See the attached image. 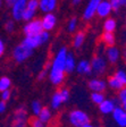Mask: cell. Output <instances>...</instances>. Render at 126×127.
I'll return each instance as SVG.
<instances>
[{
  "instance_id": "42",
  "label": "cell",
  "mask_w": 126,
  "mask_h": 127,
  "mask_svg": "<svg viewBox=\"0 0 126 127\" xmlns=\"http://www.w3.org/2000/svg\"><path fill=\"white\" fill-rule=\"evenodd\" d=\"M82 127H93V126H92V125H91V124H90V123H87V124L83 125V126H82Z\"/></svg>"
},
{
  "instance_id": "4",
  "label": "cell",
  "mask_w": 126,
  "mask_h": 127,
  "mask_svg": "<svg viewBox=\"0 0 126 127\" xmlns=\"http://www.w3.org/2000/svg\"><path fill=\"white\" fill-rule=\"evenodd\" d=\"M69 100V91L67 89H61L60 91L56 92L51 98V108L52 109H59L63 103L67 102Z\"/></svg>"
},
{
  "instance_id": "11",
  "label": "cell",
  "mask_w": 126,
  "mask_h": 127,
  "mask_svg": "<svg viewBox=\"0 0 126 127\" xmlns=\"http://www.w3.org/2000/svg\"><path fill=\"white\" fill-rule=\"evenodd\" d=\"M111 11H113V8H111L109 0H101L100 3L98 5L95 14L99 16L100 18H106V17H108V16L110 15Z\"/></svg>"
},
{
  "instance_id": "24",
  "label": "cell",
  "mask_w": 126,
  "mask_h": 127,
  "mask_svg": "<svg viewBox=\"0 0 126 127\" xmlns=\"http://www.w3.org/2000/svg\"><path fill=\"white\" fill-rule=\"evenodd\" d=\"M102 41L105 44L107 45H114L115 43V35H114V32H105L102 34Z\"/></svg>"
},
{
  "instance_id": "17",
  "label": "cell",
  "mask_w": 126,
  "mask_h": 127,
  "mask_svg": "<svg viewBox=\"0 0 126 127\" xmlns=\"http://www.w3.org/2000/svg\"><path fill=\"white\" fill-rule=\"evenodd\" d=\"M106 56H107V59L109 63L111 64H116L121 58V52H119L118 48L114 47V45H110V47L107 49L106 51Z\"/></svg>"
},
{
  "instance_id": "35",
  "label": "cell",
  "mask_w": 126,
  "mask_h": 127,
  "mask_svg": "<svg viewBox=\"0 0 126 127\" xmlns=\"http://www.w3.org/2000/svg\"><path fill=\"white\" fill-rule=\"evenodd\" d=\"M10 91L9 90H6V91H2L1 92V101H8L9 99H10Z\"/></svg>"
},
{
  "instance_id": "3",
  "label": "cell",
  "mask_w": 126,
  "mask_h": 127,
  "mask_svg": "<svg viewBox=\"0 0 126 127\" xmlns=\"http://www.w3.org/2000/svg\"><path fill=\"white\" fill-rule=\"evenodd\" d=\"M90 122L89 115L84 112L83 110H73L69 114V123L74 127H82L83 125L87 124Z\"/></svg>"
},
{
  "instance_id": "14",
  "label": "cell",
  "mask_w": 126,
  "mask_h": 127,
  "mask_svg": "<svg viewBox=\"0 0 126 127\" xmlns=\"http://www.w3.org/2000/svg\"><path fill=\"white\" fill-rule=\"evenodd\" d=\"M116 107V101L113 99H105L99 104V110L103 115H109L113 112V110Z\"/></svg>"
},
{
  "instance_id": "15",
  "label": "cell",
  "mask_w": 126,
  "mask_h": 127,
  "mask_svg": "<svg viewBox=\"0 0 126 127\" xmlns=\"http://www.w3.org/2000/svg\"><path fill=\"white\" fill-rule=\"evenodd\" d=\"M57 0H39V8L43 13H52L57 8Z\"/></svg>"
},
{
  "instance_id": "39",
  "label": "cell",
  "mask_w": 126,
  "mask_h": 127,
  "mask_svg": "<svg viewBox=\"0 0 126 127\" xmlns=\"http://www.w3.org/2000/svg\"><path fill=\"white\" fill-rule=\"evenodd\" d=\"M6 102L5 101H0V114H2V112H5L6 110Z\"/></svg>"
},
{
  "instance_id": "12",
  "label": "cell",
  "mask_w": 126,
  "mask_h": 127,
  "mask_svg": "<svg viewBox=\"0 0 126 127\" xmlns=\"http://www.w3.org/2000/svg\"><path fill=\"white\" fill-rule=\"evenodd\" d=\"M101 0H90L87 2L86 7L84 9L83 11V18L85 21H89V19L93 18V16L95 15V11H97V8H98V5L100 3Z\"/></svg>"
},
{
  "instance_id": "8",
  "label": "cell",
  "mask_w": 126,
  "mask_h": 127,
  "mask_svg": "<svg viewBox=\"0 0 126 127\" xmlns=\"http://www.w3.org/2000/svg\"><path fill=\"white\" fill-rule=\"evenodd\" d=\"M27 0H16L11 6V15L15 21H21L23 11L25 10Z\"/></svg>"
},
{
  "instance_id": "25",
  "label": "cell",
  "mask_w": 126,
  "mask_h": 127,
  "mask_svg": "<svg viewBox=\"0 0 126 127\" xmlns=\"http://www.w3.org/2000/svg\"><path fill=\"white\" fill-rule=\"evenodd\" d=\"M10 86H11V81L9 77H7V76L0 77V92L9 90Z\"/></svg>"
},
{
  "instance_id": "36",
  "label": "cell",
  "mask_w": 126,
  "mask_h": 127,
  "mask_svg": "<svg viewBox=\"0 0 126 127\" xmlns=\"http://www.w3.org/2000/svg\"><path fill=\"white\" fill-rule=\"evenodd\" d=\"M14 27H15V24H14L13 21H8L5 25V29L7 32H13L14 31Z\"/></svg>"
},
{
  "instance_id": "37",
  "label": "cell",
  "mask_w": 126,
  "mask_h": 127,
  "mask_svg": "<svg viewBox=\"0 0 126 127\" xmlns=\"http://www.w3.org/2000/svg\"><path fill=\"white\" fill-rule=\"evenodd\" d=\"M48 68H49V66H47L44 70H42L41 73L39 74V76H38V79H39V81H43V79L45 78V76H47V70H48Z\"/></svg>"
},
{
  "instance_id": "2",
  "label": "cell",
  "mask_w": 126,
  "mask_h": 127,
  "mask_svg": "<svg viewBox=\"0 0 126 127\" xmlns=\"http://www.w3.org/2000/svg\"><path fill=\"white\" fill-rule=\"evenodd\" d=\"M33 53V50L27 48L25 44L23 43H19L18 45H16L15 49L13 51V58L15 59L16 63H24L25 60L30 58Z\"/></svg>"
},
{
  "instance_id": "43",
  "label": "cell",
  "mask_w": 126,
  "mask_h": 127,
  "mask_svg": "<svg viewBox=\"0 0 126 127\" xmlns=\"http://www.w3.org/2000/svg\"><path fill=\"white\" fill-rule=\"evenodd\" d=\"M125 3H126V0H121V5L122 6H125Z\"/></svg>"
},
{
  "instance_id": "21",
  "label": "cell",
  "mask_w": 126,
  "mask_h": 127,
  "mask_svg": "<svg viewBox=\"0 0 126 127\" xmlns=\"http://www.w3.org/2000/svg\"><path fill=\"white\" fill-rule=\"evenodd\" d=\"M38 116H39L38 118H39L41 122H43L44 124H48V123L50 122V119H51V111L48 108H42Z\"/></svg>"
},
{
  "instance_id": "10",
  "label": "cell",
  "mask_w": 126,
  "mask_h": 127,
  "mask_svg": "<svg viewBox=\"0 0 126 127\" xmlns=\"http://www.w3.org/2000/svg\"><path fill=\"white\" fill-rule=\"evenodd\" d=\"M40 21H41V25H42L43 31L49 32V31H51V30H53V27L56 26V24H57V17H56L52 13H47Z\"/></svg>"
},
{
  "instance_id": "34",
  "label": "cell",
  "mask_w": 126,
  "mask_h": 127,
  "mask_svg": "<svg viewBox=\"0 0 126 127\" xmlns=\"http://www.w3.org/2000/svg\"><path fill=\"white\" fill-rule=\"evenodd\" d=\"M40 35H41V39H42V42H43V44H44L45 42H48L50 39V34L48 31H42L41 33H40Z\"/></svg>"
},
{
  "instance_id": "9",
  "label": "cell",
  "mask_w": 126,
  "mask_h": 127,
  "mask_svg": "<svg viewBox=\"0 0 126 127\" xmlns=\"http://www.w3.org/2000/svg\"><path fill=\"white\" fill-rule=\"evenodd\" d=\"M113 118L116 122V124L119 127H125L126 126V110L125 108L121 106H116L115 109L113 110Z\"/></svg>"
},
{
  "instance_id": "16",
  "label": "cell",
  "mask_w": 126,
  "mask_h": 127,
  "mask_svg": "<svg viewBox=\"0 0 126 127\" xmlns=\"http://www.w3.org/2000/svg\"><path fill=\"white\" fill-rule=\"evenodd\" d=\"M107 87V83L103 79L93 78L89 82V89L92 92H103Z\"/></svg>"
},
{
  "instance_id": "7",
  "label": "cell",
  "mask_w": 126,
  "mask_h": 127,
  "mask_svg": "<svg viewBox=\"0 0 126 127\" xmlns=\"http://www.w3.org/2000/svg\"><path fill=\"white\" fill-rule=\"evenodd\" d=\"M38 8H39V0H27L25 10L23 11V15H22V19L26 22L33 19Z\"/></svg>"
},
{
  "instance_id": "44",
  "label": "cell",
  "mask_w": 126,
  "mask_h": 127,
  "mask_svg": "<svg viewBox=\"0 0 126 127\" xmlns=\"http://www.w3.org/2000/svg\"><path fill=\"white\" fill-rule=\"evenodd\" d=\"M2 6V0H0V7Z\"/></svg>"
},
{
  "instance_id": "32",
  "label": "cell",
  "mask_w": 126,
  "mask_h": 127,
  "mask_svg": "<svg viewBox=\"0 0 126 127\" xmlns=\"http://www.w3.org/2000/svg\"><path fill=\"white\" fill-rule=\"evenodd\" d=\"M109 2H110L111 8H113L114 11H118L121 9V7H122L121 0H109Z\"/></svg>"
},
{
  "instance_id": "23",
  "label": "cell",
  "mask_w": 126,
  "mask_h": 127,
  "mask_svg": "<svg viewBox=\"0 0 126 127\" xmlns=\"http://www.w3.org/2000/svg\"><path fill=\"white\" fill-rule=\"evenodd\" d=\"M116 26H117V23L114 18H107L103 23V30L105 32H114L116 30Z\"/></svg>"
},
{
  "instance_id": "19",
  "label": "cell",
  "mask_w": 126,
  "mask_h": 127,
  "mask_svg": "<svg viewBox=\"0 0 126 127\" xmlns=\"http://www.w3.org/2000/svg\"><path fill=\"white\" fill-rule=\"evenodd\" d=\"M76 66V61H75V57L72 52H67L65 58V71L66 73H72L75 69Z\"/></svg>"
},
{
  "instance_id": "45",
  "label": "cell",
  "mask_w": 126,
  "mask_h": 127,
  "mask_svg": "<svg viewBox=\"0 0 126 127\" xmlns=\"http://www.w3.org/2000/svg\"><path fill=\"white\" fill-rule=\"evenodd\" d=\"M97 127H100V126H97Z\"/></svg>"
},
{
  "instance_id": "6",
  "label": "cell",
  "mask_w": 126,
  "mask_h": 127,
  "mask_svg": "<svg viewBox=\"0 0 126 127\" xmlns=\"http://www.w3.org/2000/svg\"><path fill=\"white\" fill-rule=\"evenodd\" d=\"M23 31L26 36H32V35L40 34V33L43 31L42 25H41V21H40V19H31V21H29L25 24Z\"/></svg>"
},
{
  "instance_id": "27",
  "label": "cell",
  "mask_w": 126,
  "mask_h": 127,
  "mask_svg": "<svg viewBox=\"0 0 126 127\" xmlns=\"http://www.w3.org/2000/svg\"><path fill=\"white\" fill-rule=\"evenodd\" d=\"M114 76L118 79V81L123 85L126 84V73H125V70H124V69H118V70L115 73V75H114Z\"/></svg>"
},
{
  "instance_id": "5",
  "label": "cell",
  "mask_w": 126,
  "mask_h": 127,
  "mask_svg": "<svg viewBox=\"0 0 126 127\" xmlns=\"http://www.w3.org/2000/svg\"><path fill=\"white\" fill-rule=\"evenodd\" d=\"M90 65H91V71L94 73L95 75H102L107 69V61L100 55L93 57Z\"/></svg>"
},
{
  "instance_id": "22",
  "label": "cell",
  "mask_w": 126,
  "mask_h": 127,
  "mask_svg": "<svg viewBox=\"0 0 126 127\" xmlns=\"http://www.w3.org/2000/svg\"><path fill=\"white\" fill-rule=\"evenodd\" d=\"M108 85H109V87H111L113 90H115V91H119V90H122L125 85H123L121 82H119L118 79L116 78L115 76H113V77H109V79H108V83H107Z\"/></svg>"
},
{
  "instance_id": "31",
  "label": "cell",
  "mask_w": 126,
  "mask_h": 127,
  "mask_svg": "<svg viewBox=\"0 0 126 127\" xmlns=\"http://www.w3.org/2000/svg\"><path fill=\"white\" fill-rule=\"evenodd\" d=\"M31 126L32 127H47V124L41 122L39 118H34L31 120Z\"/></svg>"
},
{
  "instance_id": "13",
  "label": "cell",
  "mask_w": 126,
  "mask_h": 127,
  "mask_svg": "<svg viewBox=\"0 0 126 127\" xmlns=\"http://www.w3.org/2000/svg\"><path fill=\"white\" fill-rule=\"evenodd\" d=\"M23 44H25L27 48L34 50L35 48L40 47V45L43 44L42 42V39H41V35L38 34V35H32V36H26L25 39L23 40Z\"/></svg>"
},
{
  "instance_id": "26",
  "label": "cell",
  "mask_w": 126,
  "mask_h": 127,
  "mask_svg": "<svg viewBox=\"0 0 126 127\" xmlns=\"http://www.w3.org/2000/svg\"><path fill=\"white\" fill-rule=\"evenodd\" d=\"M105 99H106L105 95H103V93H101V92H92V94H91V100L93 101V103H95L98 106H99Z\"/></svg>"
},
{
  "instance_id": "18",
  "label": "cell",
  "mask_w": 126,
  "mask_h": 127,
  "mask_svg": "<svg viewBox=\"0 0 126 127\" xmlns=\"http://www.w3.org/2000/svg\"><path fill=\"white\" fill-rule=\"evenodd\" d=\"M76 71L80 75H91V65H90V61L87 60H81L76 64Z\"/></svg>"
},
{
  "instance_id": "1",
  "label": "cell",
  "mask_w": 126,
  "mask_h": 127,
  "mask_svg": "<svg viewBox=\"0 0 126 127\" xmlns=\"http://www.w3.org/2000/svg\"><path fill=\"white\" fill-rule=\"evenodd\" d=\"M67 49L65 47L57 51L53 58L49 71V79L53 85H60L65 78V58L67 55Z\"/></svg>"
},
{
  "instance_id": "20",
  "label": "cell",
  "mask_w": 126,
  "mask_h": 127,
  "mask_svg": "<svg viewBox=\"0 0 126 127\" xmlns=\"http://www.w3.org/2000/svg\"><path fill=\"white\" fill-rule=\"evenodd\" d=\"M84 40H85V34L83 32H79L75 34L74 36V40H73V45L75 49H80V48L83 45L84 43Z\"/></svg>"
},
{
  "instance_id": "28",
  "label": "cell",
  "mask_w": 126,
  "mask_h": 127,
  "mask_svg": "<svg viewBox=\"0 0 126 127\" xmlns=\"http://www.w3.org/2000/svg\"><path fill=\"white\" fill-rule=\"evenodd\" d=\"M42 108H43V107H42V104H41V102H40V101H38V100L32 101L31 109H32V112H33L34 115H37V116H38Z\"/></svg>"
},
{
  "instance_id": "33",
  "label": "cell",
  "mask_w": 126,
  "mask_h": 127,
  "mask_svg": "<svg viewBox=\"0 0 126 127\" xmlns=\"http://www.w3.org/2000/svg\"><path fill=\"white\" fill-rule=\"evenodd\" d=\"M26 125V120L24 119H14L13 127H25Z\"/></svg>"
},
{
  "instance_id": "41",
  "label": "cell",
  "mask_w": 126,
  "mask_h": 127,
  "mask_svg": "<svg viewBox=\"0 0 126 127\" xmlns=\"http://www.w3.org/2000/svg\"><path fill=\"white\" fill-rule=\"evenodd\" d=\"M82 2V0H73V3L74 5H79V3Z\"/></svg>"
},
{
  "instance_id": "40",
  "label": "cell",
  "mask_w": 126,
  "mask_h": 127,
  "mask_svg": "<svg viewBox=\"0 0 126 127\" xmlns=\"http://www.w3.org/2000/svg\"><path fill=\"white\" fill-rule=\"evenodd\" d=\"M6 1V3H7V6H9V7H11L13 6V3L15 2L16 0H5Z\"/></svg>"
},
{
  "instance_id": "29",
  "label": "cell",
  "mask_w": 126,
  "mask_h": 127,
  "mask_svg": "<svg viewBox=\"0 0 126 127\" xmlns=\"http://www.w3.org/2000/svg\"><path fill=\"white\" fill-rule=\"evenodd\" d=\"M118 101L121 102L122 107L126 109V90L124 87L122 90H119V92H118Z\"/></svg>"
},
{
  "instance_id": "30",
  "label": "cell",
  "mask_w": 126,
  "mask_h": 127,
  "mask_svg": "<svg viewBox=\"0 0 126 127\" xmlns=\"http://www.w3.org/2000/svg\"><path fill=\"white\" fill-rule=\"evenodd\" d=\"M77 27V18L76 17H73V18L69 19L68 24H67V31L68 32H74Z\"/></svg>"
},
{
  "instance_id": "38",
  "label": "cell",
  "mask_w": 126,
  "mask_h": 127,
  "mask_svg": "<svg viewBox=\"0 0 126 127\" xmlns=\"http://www.w3.org/2000/svg\"><path fill=\"white\" fill-rule=\"evenodd\" d=\"M5 53V43L1 39H0V57H2Z\"/></svg>"
}]
</instances>
